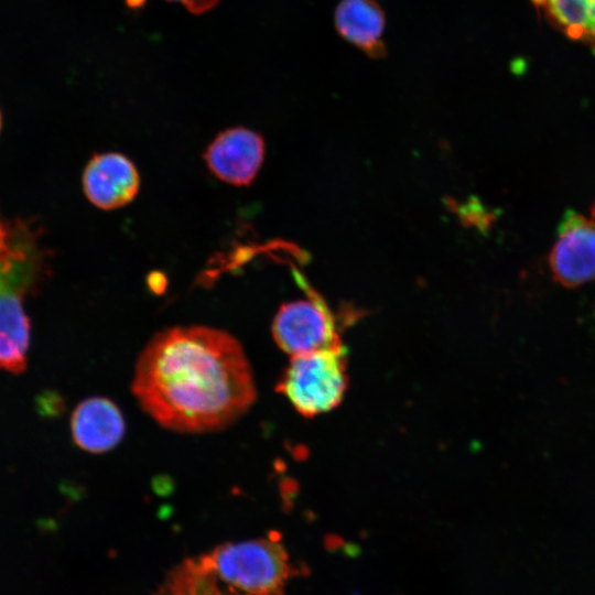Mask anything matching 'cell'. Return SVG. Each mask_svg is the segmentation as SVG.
Returning <instances> with one entry per match:
<instances>
[{"label":"cell","mask_w":595,"mask_h":595,"mask_svg":"<svg viewBox=\"0 0 595 595\" xmlns=\"http://www.w3.org/2000/svg\"><path fill=\"white\" fill-rule=\"evenodd\" d=\"M264 158V142L257 132L238 127L219 133L207 147L204 160L219 180L236 186L249 185Z\"/></svg>","instance_id":"7"},{"label":"cell","mask_w":595,"mask_h":595,"mask_svg":"<svg viewBox=\"0 0 595 595\" xmlns=\"http://www.w3.org/2000/svg\"><path fill=\"white\" fill-rule=\"evenodd\" d=\"M1 126H2V117H1V111H0V131H1Z\"/></svg>","instance_id":"15"},{"label":"cell","mask_w":595,"mask_h":595,"mask_svg":"<svg viewBox=\"0 0 595 595\" xmlns=\"http://www.w3.org/2000/svg\"><path fill=\"white\" fill-rule=\"evenodd\" d=\"M71 433L79 448L104 453L122 440L126 422L120 409L110 399L91 397L83 400L73 411Z\"/></svg>","instance_id":"9"},{"label":"cell","mask_w":595,"mask_h":595,"mask_svg":"<svg viewBox=\"0 0 595 595\" xmlns=\"http://www.w3.org/2000/svg\"><path fill=\"white\" fill-rule=\"evenodd\" d=\"M347 353L343 344L292 356L278 391L304 416L337 407L347 389Z\"/></svg>","instance_id":"4"},{"label":"cell","mask_w":595,"mask_h":595,"mask_svg":"<svg viewBox=\"0 0 595 595\" xmlns=\"http://www.w3.org/2000/svg\"><path fill=\"white\" fill-rule=\"evenodd\" d=\"M307 295L281 305L272 322L277 345L292 356L342 344L338 324L322 296L300 278Z\"/></svg>","instance_id":"5"},{"label":"cell","mask_w":595,"mask_h":595,"mask_svg":"<svg viewBox=\"0 0 595 595\" xmlns=\"http://www.w3.org/2000/svg\"><path fill=\"white\" fill-rule=\"evenodd\" d=\"M154 595H251L220 582L199 558L186 559L164 578Z\"/></svg>","instance_id":"11"},{"label":"cell","mask_w":595,"mask_h":595,"mask_svg":"<svg viewBox=\"0 0 595 595\" xmlns=\"http://www.w3.org/2000/svg\"><path fill=\"white\" fill-rule=\"evenodd\" d=\"M565 35L595 51V0H531Z\"/></svg>","instance_id":"12"},{"label":"cell","mask_w":595,"mask_h":595,"mask_svg":"<svg viewBox=\"0 0 595 595\" xmlns=\"http://www.w3.org/2000/svg\"><path fill=\"white\" fill-rule=\"evenodd\" d=\"M224 584L251 595H282L296 569L277 537L227 542L198 556Z\"/></svg>","instance_id":"3"},{"label":"cell","mask_w":595,"mask_h":595,"mask_svg":"<svg viewBox=\"0 0 595 595\" xmlns=\"http://www.w3.org/2000/svg\"><path fill=\"white\" fill-rule=\"evenodd\" d=\"M140 176L136 165L123 154H95L83 173V190L88 201L105 210L129 204L138 194Z\"/></svg>","instance_id":"8"},{"label":"cell","mask_w":595,"mask_h":595,"mask_svg":"<svg viewBox=\"0 0 595 595\" xmlns=\"http://www.w3.org/2000/svg\"><path fill=\"white\" fill-rule=\"evenodd\" d=\"M338 35L370 58H383L386 14L375 0H340L334 10Z\"/></svg>","instance_id":"10"},{"label":"cell","mask_w":595,"mask_h":595,"mask_svg":"<svg viewBox=\"0 0 595 595\" xmlns=\"http://www.w3.org/2000/svg\"><path fill=\"white\" fill-rule=\"evenodd\" d=\"M44 257L23 225L14 227V245L0 262V369L20 375L28 367L31 322L24 296L43 274Z\"/></svg>","instance_id":"2"},{"label":"cell","mask_w":595,"mask_h":595,"mask_svg":"<svg viewBox=\"0 0 595 595\" xmlns=\"http://www.w3.org/2000/svg\"><path fill=\"white\" fill-rule=\"evenodd\" d=\"M548 263L553 280L567 289L595 279V205L589 216L573 209L563 214Z\"/></svg>","instance_id":"6"},{"label":"cell","mask_w":595,"mask_h":595,"mask_svg":"<svg viewBox=\"0 0 595 595\" xmlns=\"http://www.w3.org/2000/svg\"><path fill=\"white\" fill-rule=\"evenodd\" d=\"M14 245V227L0 218V262L9 257Z\"/></svg>","instance_id":"13"},{"label":"cell","mask_w":595,"mask_h":595,"mask_svg":"<svg viewBox=\"0 0 595 595\" xmlns=\"http://www.w3.org/2000/svg\"><path fill=\"white\" fill-rule=\"evenodd\" d=\"M131 390L156 423L181 433L223 430L257 397L240 343L207 326H176L154 335L137 360Z\"/></svg>","instance_id":"1"},{"label":"cell","mask_w":595,"mask_h":595,"mask_svg":"<svg viewBox=\"0 0 595 595\" xmlns=\"http://www.w3.org/2000/svg\"><path fill=\"white\" fill-rule=\"evenodd\" d=\"M182 3L187 10L193 13H203L216 6L218 0H170Z\"/></svg>","instance_id":"14"}]
</instances>
